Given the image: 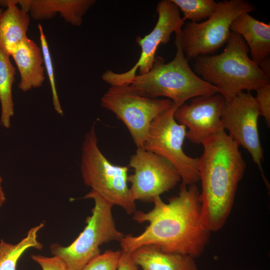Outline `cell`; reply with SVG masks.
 Returning <instances> with one entry per match:
<instances>
[{
    "mask_svg": "<svg viewBox=\"0 0 270 270\" xmlns=\"http://www.w3.org/2000/svg\"><path fill=\"white\" fill-rule=\"evenodd\" d=\"M147 212L136 211L132 219L149 224L137 236L124 235L122 250L132 253L142 246L154 244L163 252L200 256L208 245L210 232L202 223L200 192L196 184L182 183L178 195L164 202L160 196L152 202Z\"/></svg>",
    "mask_w": 270,
    "mask_h": 270,
    "instance_id": "6da1fadb",
    "label": "cell"
},
{
    "mask_svg": "<svg viewBox=\"0 0 270 270\" xmlns=\"http://www.w3.org/2000/svg\"><path fill=\"white\" fill-rule=\"evenodd\" d=\"M198 158L201 220L210 232L224 225L246 168L239 146L222 130L201 144Z\"/></svg>",
    "mask_w": 270,
    "mask_h": 270,
    "instance_id": "7a4b0ae2",
    "label": "cell"
},
{
    "mask_svg": "<svg viewBox=\"0 0 270 270\" xmlns=\"http://www.w3.org/2000/svg\"><path fill=\"white\" fill-rule=\"evenodd\" d=\"M249 52L242 38L231 32L222 52L196 58L194 72L216 87L225 100L234 98L244 90H256L270 83V80L249 57Z\"/></svg>",
    "mask_w": 270,
    "mask_h": 270,
    "instance_id": "3957f363",
    "label": "cell"
},
{
    "mask_svg": "<svg viewBox=\"0 0 270 270\" xmlns=\"http://www.w3.org/2000/svg\"><path fill=\"white\" fill-rule=\"evenodd\" d=\"M180 32L176 34V52L174 58L166 63L162 58L156 57L152 68L144 74H136L129 84L142 96L167 98L176 108L193 98L218 93L216 87L202 80L190 68L182 46Z\"/></svg>",
    "mask_w": 270,
    "mask_h": 270,
    "instance_id": "277c9868",
    "label": "cell"
},
{
    "mask_svg": "<svg viewBox=\"0 0 270 270\" xmlns=\"http://www.w3.org/2000/svg\"><path fill=\"white\" fill-rule=\"evenodd\" d=\"M127 166L112 164L102 153L94 122L85 135L82 146L80 172L84 184L112 204L128 214L136 211L135 200L128 186Z\"/></svg>",
    "mask_w": 270,
    "mask_h": 270,
    "instance_id": "5b68a950",
    "label": "cell"
},
{
    "mask_svg": "<svg viewBox=\"0 0 270 270\" xmlns=\"http://www.w3.org/2000/svg\"><path fill=\"white\" fill-rule=\"evenodd\" d=\"M83 198L94 202L92 214L86 217L84 230L68 246L57 243L50 246L52 254L60 257L71 270H82L89 261L101 254V245L112 241L120 242L124 236L116 226L112 204L92 190Z\"/></svg>",
    "mask_w": 270,
    "mask_h": 270,
    "instance_id": "8992f818",
    "label": "cell"
},
{
    "mask_svg": "<svg viewBox=\"0 0 270 270\" xmlns=\"http://www.w3.org/2000/svg\"><path fill=\"white\" fill-rule=\"evenodd\" d=\"M100 104L124 124L137 148H144L152 121L174 103L168 98L142 96L130 85H121L110 86L101 98Z\"/></svg>",
    "mask_w": 270,
    "mask_h": 270,
    "instance_id": "52a82bcc",
    "label": "cell"
},
{
    "mask_svg": "<svg viewBox=\"0 0 270 270\" xmlns=\"http://www.w3.org/2000/svg\"><path fill=\"white\" fill-rule=\"evenodd\" d=\"M254 9L244 0H223L218 2L216 10L207 20L186 24L180 34L186 57L188 60L216 52L228 42L234 20Z\"/></svg>",
    "mask_w": 270,
    "mask_h": 270,
    "instance_id": "ba28073f",
    "label": "cell"
},
{
    "mask_svg": "<svg viewBox=\"0 0 270 270\" xmlns=\"http://www.w3.org/2000/svg\"><path fill=\"white\" fill-rule=\"evenodd\" d=\"M176 109L174 104L152 121L144 149L168 160L178 171L182 183L194 184L200 181L198 158L189 156L182 149L186 130L174 118Z\"/></svg>",
    "mask_w": 270,
    "mask_h": 270,
    "instance_id": "9c48e42d",
    "label": "cell"
},
{
    "mask_svg": "<svg viewBox=\"0 0 270 270\" xmlns=\"http://www.w3.org/2000/svg\"><path fill=\"white\" fill-rule=\"evenodd\" d=\"M261 116L256 98L250 92H242L234 98L225 100L221 120L229 136L239 146L246 149L258 166L268 190L270 184L262 168L264 150L260 143L258 122Z\"/></svg>",
    "mask_w": 270,
    "mask_h": 270,
    "instance_id": "30bf717a",
    "label": "cell"
},
{
    "mask_svg": "<svg viewBox=\"0 0 270 270\" xmlns=\"http://www.w3.org/2000/svg\"><path fill=\"white\" fill-rule=\"evenodd\" d=\"M158 19L153 30L142 38L138 36L136 42L141 48V54L136 64L127 72L117 74L108 70L102 75V80L110 86L129 85L139 69V74L148 72L152 67L157 48L160 44L168 42L171 34L181 31L185 20L180 16L179 9L171 0L160 1L156 6Z\"/></svg>",
    "mask_w": 270,
    "mask_h": 270,
    "instance_id": "8fae6325",
    "label": "cell"
},
{
    "mask_svg": "<svg viewBox=\"0 0 270 270\" xmlns=\"http://www.w3.org/2000/svg\"><path fill=\"white\" fill-rule=\"evenodd\" d=\"M128 166L134 173L128 175L132 196L136 201L152 202L176 186L181 180L176 169L168 160L142 148L130 156Z\"/></svg>",
    "mask_w": 270,
    "mask_h": 270,
    "instance_id": "7c38bea8",
    "label": "cell"
},
{
    "mask_svg": "<svg viewBox=\"0 0 270 270\" xmlns=\"http://www.w3.org/2000/svg\"><path fill=\"white\" fill-rule=\"evenodd\" d=\"M225 99L219 93L200 96L182 104L174 114L175 120L188 128L187 138L192 143L200 144L204 140L224 130L221 114Z\"/></svg>",
    "mask_w": 270,
    "mask_h": 270,
    "instance_id": "4fadbf2b",
    "label": "cell"
},
{
    "mask_svg": "<svg viewBox=\"0 0 270 270\" xmlns=\"http://www.w3.org/2000/svg\"><path fill=\"white\" fill-rule=\"evenodd\" d=\"M31 16L38 20L53 18L59 13L72 26H80L87 11L94 5V0H12Z\"/></svg>",
    "mask_w": 270,
    "mask_h": 270,
    "instance_id": "5bb4252c",
    "label": "cell"
},
{
    "mask_svg": "<svg viewBox=\"0 0 270 270\" xmlns=\"http://www.w3.org/2000/svg\"><path fill=\"white\" fill-rule=\"evenodd\" d=\"M11 56L19 71L18 88L26 92L40 87L45 80L44 66L41 48L28 37L16 48Z\"/></svg>",
    "mask_w": 270,
    "mask_h": 270,
    "instance_id": "9a60e30c",
    "label": "cell"
},
{
    "mask_svg": "<svg viewBox=\"0 0 270 270\" xmlns=\"http://www.w3.org/2000/svg\"><path fill=\"white\" fill-rule=\"evenodd\" d=\"M230 30L242 38L249 48L251 59L258 65L269 57L270 23L259 21L248 12H244L234 20Z\"/></svg>",
    "mask_w": 270,
    "mask_h": 270,
    "instance_id": "2e32d148",
    "label": "cell"
},
{
    "mask_svg": "<svg viewBox=\"0 0 270 270\" xmlns=\"http://www.w3.org/2000/svg\"><path fill=\"white\" fill-rule=\"evenodd\" d=\"M0 6L6 7L0 14V48L11 56L28 37L30 16L12 0H0Z\"/></svg>",
    "mask_w": 270,
    "mask_h": 270,
    "instance_id": "e0dca14e",
    "label": "cell"
},
{
    "mask_svg": "<svg viewBox=\"0 0 270 270\" xmlns=\"http://www.w3.org/2000/svg\"><path fill=\"white\" fill-rule=\"evenodd\" d=\"M131 254L142 270H198L194 258L166 252L154 244L140 246Z\"/></svg>",
    "mask_w": 270,
    "mask_h": 270,
    "instance_id": "ac0fdd59",
    "label": "cell"
},
{
    "mask_svg": "<svg viewBox=\"0 0 270 270\" xmlns=\"http://www.w3.org/2000/svg\"><path fill=\"white\" fill-rule=\"evenodd\" d=\"M44 224L42 222L32 228L26 236L16 244L0 240V270H16L18 260L26 250L42 249V244L38 240V233Z\"/></svg>",
    "mask_w": 270,
    "mask_h": 270,
    "instance_id": "d6986e66",
    "label": "cell"
},
{
    "mask_svg": "<svg viewBox=\"0 0 270 270\" xmlns=\"http://www.w3.org/2000/svg\"><path fill=\"white\" fill-rule=\"evenodd\" d=\"M10 56L0 48V124L6 128L10 127L11 118L14 114L12 87L16 69L11 62Z\"/></svg>",
    "mask_w": 270,
    "mask_h": 270,
    "instance_id": "ffe728a7",
    "label": "cell"
},
{
    "mask_svg": "<svg viewBox=\"0 0 270 270\" xmlns=\"http://www.w3.org/2000/svg\"><path fill=\"white\" fill-rule=\"evenodd\" d=\"M182 12L185 20L192 22L209 18L216 10L218 2L213 0H171Z\"/></svg>",
    "mask_w": 270,
    "mask_h": 270,
    "instance_id": "44dd1931",
    "label": "cell"
},
{
    "mask_svg": "<svg viewBox=\"0 0 270 270\" xmlns=\"http://www.w3.org/2000/svg\"><path fill=\"white\" fill-rule=\"evenodd\" d=\"M38 28L40 32V40L44 68L46 69L52 90L54 107V110L58 114L62 116L63 110L56 92L54 70L48 44L46 36L44 32L42 26L40 24H38Z\"/></svg>",
    "mask_w": 270,
    "mask_h": 270,
    "instance_id": "7402d4cb",
    "label": "cell"
},
{
    "mask_svg": "<svg viewBox=\"0 0 270 270\" xmlns=\"http://www.w3.org/2000/svg\"><path fill=\"white\" fill-rule=\"evenodd\" d=\"M120 255L119 250H106L92 258L82 270H116Z\"/></svg>",
    "mask_w": 270,
    "mask_h": 270,
    "instance_id": "603a6c76",
    "label": "cell"
},
{
    "mask_svg": "<svg viewBox=\"0 0 270 270\" xmlns=\"http://www.w3.org/2000/svg\"><path fill=\"white\" fill-rule=\"evenodd\" d=\"M32 259L38 264L42 270H71L68 264L59 256H46L33 254Z\"/></svg>",
    "mask_w": 270,
    "mask_h": 270,
    "instance_id": "cb8c5ba5",
    "label": "cell"
},
{
    "mask_svg": "<svg viewBox=\"0 0 270 270\" xmlns=\"http://www.w3.org/2000/svg\"><path fill=\"white\" fill-rule=\"evenodd\" d=\"M255 97L262 116L268 127L270 125V83L258 88Z\"/></svg>",
    "mask_w": 270,
    "mask_h": 270,
    "instance_id": "d4e9b609",
    "label": "cell"
},
{
    "mask_svg": "<svg viewBox=\"0 0 270 270\" xmlns=\"http://www.w3.org/2000/svg\"><path fill=\"white\" fill-rule=\"evenodd\" d=\"M138 268L132 258L131 253L122 250L116 270H138Z\"/></svg>",
    "mask_w": 270,
    "mask_h": 270,
    "instance_id": "484cf974",
    "label": "cell"
},
{
    "mask_svg": "<svg viewBox=\"0 0 270 270\" xmlns=\"http://www.w3.org/2000/svg\"><path fill=\"white\" fill-rule=\"evenodd\" d=\"M270 57H268L260 63L258 66L266 76L270 78Z\"/></svg>",
    "mask_w": 270,
    "mask_h": 270,
    "instance_id": "4316f807",
    "label": "cell"
},
{
    "mask_svg": "<svg viewBox=\"0 0 270 270\" xmlns=\"http://www.w3.org/2000/svg\"><path fill=\"white\" fill-rule=\"evenodd\" d=\"M2 178L0 175V207L2 206L6 201V196L2 186Z\"/></svg>",
    "mask_w": 270,
    "mask_h": 270,
    "instance_id": "83f0119b",
    "label": "cell"
},
{
    "mask_svg": "<svg viewBox=\"0 0 270 270\" xmlns=\"http://www.w3.org/2000/svg\"><path fill=\"white\" fill-rule=\"evenodd\" d=\"M2 11H3V10L0 8V14L2 12Z\"/></svg>",
    "mask_w": 270,
    "mask_h": 270,
    "instance_id": "f1b7e54d",
    "label": "cell"
}]
</instances>
